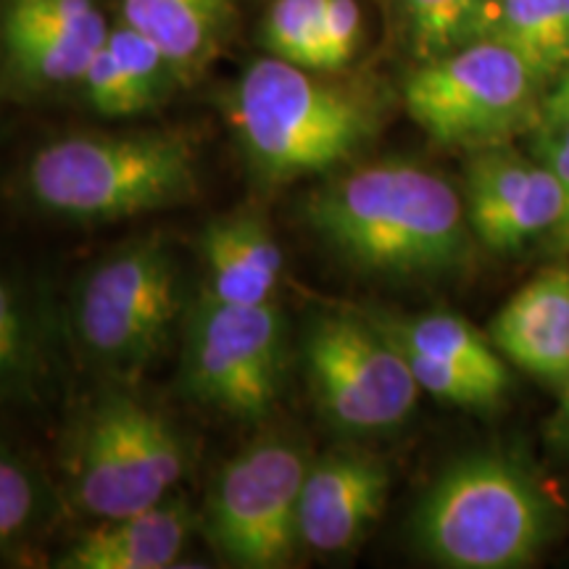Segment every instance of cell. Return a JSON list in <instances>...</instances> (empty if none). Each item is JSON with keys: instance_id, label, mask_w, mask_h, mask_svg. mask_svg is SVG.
<instances>
[{"instance_id": "1", "label": "cell", "mask_w": 569, "mask_h": 569, "mask_svg": "<svg viewBox=\"0 0 569 569\" xmlns=\"http://www.w3.org/2000/svg\"><path fill=\"white\" fill-rule=\"evenodd\" d=\"M306 222L346 264L403 280L459 272L475 238L453 184L409 161L367 163L322 184Z\"/></svg>"}, {"instance_id": "2", "label": "cell", "mask_w": 569, "mask_h": 569, "mask_svg": "<svg viewBox=\"0 0 569 569\" xmlns=\"http://www.w3.org/2000/svg\"><path fill=\"white\" fill-rule=\"evenodd\" d=\"M227 119L253 172L277 184L340 167L377 132V111L365 92L274 56L238 77Z\"/></svg>"}, {"instance_id": "3", "label": "cell", "mask_w": 569, "mask_h": 569, "mask_svg": "<svg viewBox=\"0 0 569 569\" xmlns=\"http://www.w3.org/2000/svg\"><path fill=\"white\" fill-rule=\"evenodd\" d=\"M24 188L38 209L74 222H117L188 203L198 146L182 130L71 134L32 156Z\"/></svg>"}, {"instance_id": "4", "label": "cell", "mask_w": 569, "mask_h": 569, "mask_svg": "<svg viewBox=\"0 0 569 569\" xmlns=\"http://www.w3.org/2000/svg\"><path fill=\"white\" fill-rule=\"evenodd\" d=\"M557 511L522 461L478 451L451 461L411 519L417 549L440 567L515 569L551 540Z\"/></svg>"}, {"instance_id": "5", "label": "cell", "mask_w": 569, "mask_h": 569, "mask_svg": "<svg viewBox=\"0 0 569 569\" xmlns=\"http://www.w3.org/2000/svg\"><path fill=\"white\" fill-rule=\"evenodd\" d=\"M540 84L511 48L482 38L422 61L403 84V106L438 146L482 151L540 127Z\"/></svg>"}, {"instance_id": "6", "label": "cell", "mask_w": 569, "mask_h": 569, "mask_svg": "<svg viewBox=\"0 0 569 569\" xmlns=\"http://www.w3.org/2000/svg\"><path fill=\"white\" fill-rule=\"evenodd\" d=\"M184 309L182 272L161 238H140L84 274L74 330L98 365L138 375L159 359Z\"/></svg>"}, {"instance_id": "7", "label": "cell", "mask_w": 569, "mask_h": 569, "mask_svg": "<svg viewBox=\"0 0 569 569\" xmlns=\"http://www.w3.org/2000/svg\"><path fill=\"white\" fill-rule=\"evenodd\" d=\"M188 451L161 411L127 393H109L82 417L69 448L77 503L98 519L153 507L184 478Z\"/></svg>"}, {"instance_id": "8", "label": "cell", "mask_w": 569, "mask_h": 569, "mask_svg": "<svg viewBox=\"0 0 569 569\" xmlns=\"http://www.w3.org/2000/svg\"><path fill=\"white\" fill-rule=\"evenodd\" d=\"M284 375V317L274 301L238 306L201 293L184 315L182 386L234 419L267 417Z\"/></svg>"}, {"instance_id": "9", "label": "cell", "mask_w": 569, "mask_h": 569, "mask_svg": "<svg viewBox=\"0 0 569 569\" xmlns=\"http://www.w3.org/2000/svg\"><path fill=\"white\" fill-rule=\"evenodd\" d=\"M311 459L290 438H261L232 457L213 478L206 532L213 551L234 567L293 565L298 501Z\"/></svg>"}, {"instance_id": "10", "label": "cell", "mask_w": 569, "mask_h": 569, "mask_svg": "<svg viewBox=\"0 0 569 569\" xmlns=\"http://www.w3.org/2000/svg\"><path fill=\"white\" fill-rule=\"evenodd\" d=\"M303 369L327 422L351 436L403 425L422 393L407 356L372 319L319 317L303 338Z\"/></svg>"}, {"instance_id": "11", "label": "cell", "mask_w": 569, "mask_h": 569, "mask_svg": "<svg viewBox=\"0 0 569 569\" xmlns=\"http://www.w3.org/2000/svg\"><path fill=\"white\" fill-rule=\"evenodd\" d=\"M96 0H0V69L11 90L80 84L109 38Z\"/></svg>"}, {"instance_id": "12", "label": "cell", "mask_w": 569, "mask_h": 569, "mask_svg": "<svg viewBox=\"0 0 569 569\" xmlns=\"http://www.w3.org/2000/svg\"><path fill=\"white\" fill-rule=\"evenodd\" d=\"M461 198L475 240L493 253H515L538 234L557 230L565 213L549 163L509 146L472 151Z\"/></svg>"}, {"instance_id": "13", "label": "cell", "mask_w": 569, "mask_h": 569, "mask_svg": "<svg viewBox=\"0 0 569 569\" xmlns=\"http://www.w3.org/2000/svg\"><path fill=\"white\" fill-rule=\"evenodd\" d=\"M390 472L365 451L311 459L298 501V543L315 553L351 551L382 517Z\"/></svg>"}, {"instance_id": "14", "label": "cell", "mask_w": 569, "mask_h": 569, "mask_svg": "<svg viewBox=\"0 0 569 569\" xmlns=\"http://www.w3.org/2000/svg\"><path fill=\"white\" fill-rule=\"evenodd\" d=\"M498 353L553 388L569 377V264L546 267L503 303L488 327Z\"/></svg>"}, {"instance_id": "15", "label": "cell", "mask_w": 569, "mask_h": 569, "mask_svg": "<svg viewBox=\"0 0 569 569\" xmlns=\"http://www.w3.org/2000/svg\"><path fill=\"white\" fill-rule=\"evenodd\" d=\"M196 515L188 501L163 498L134 515L101 519L61 553V569H167L188 549Z\"/></svg>"}, {"instance_id": "16", "label": "cell", "mask_w": 569, "mask_h": 569, "mask_svg": "<svg viewBox=\"0 0 569 569\" xmlns=\"http://www.w3.org/2000/svg\"><path fill=\"white\" fill-rule=\"evenodd\" d=\"M198 248L206 269V296L238 306L274 301L284 259L261 213L240 209L211 219L198 238Z\"/></svg>"}, {"instance_id": "17", "label": "cell", "mask_w": 569, "mask_h": 569, "mask_svg": "<svg viewBox=\"0 0 569 569\" xmlns=\"http://www.w3.org/2000/svg\"><path fill=\"white\" fill-rule=\"evenodd\" d=\"M232 19L234 0H122V21L161 48L180 88L219 59Z\"/></svg>"}, {"instance_id": "18", "label": "cell", "mask_w": 569, "mask_h": 569, "mask_svg": "<svg viewBox=\"0 0 569 569\" xmlns=\"http://www.w3.org/2000/svg\"><path fill=\"white\" fill-rule=\"evenodd\" d=\"M51 317L24 282L0 274V407L38 401L53 375Z\"/></svg>"}, {"instance_id": "19", "label": "cell", "mask_w": 569, "mask_h": 569, "mask_svg": "<svg viewBox=\"0 0 569 569\" xmlns=\"http://www.w3.org/2000/svg\"><path fill=\"white\" fill-rule=\"evenodd\" d=\"M372 322L386 330L398 346L465 367L503 390L511 386L507 359L498 353L490 338L482 336L465 317L432 311V315L417 317H375Z\"/></svg>"}, {"instance_id": "20", "label": "cell", "mask_w": 569, "mask_h": 569, "mask_svg": "<svg viewBox=\"0 0 569 569\" xmlns=\"http://www.w3.org/2000/svg\"><path fill=\"white\" fill-rule=\"evenodd\" d=\"M482 38L511 48L543 82L569 67V32L559 0H496L493 13L482 9Z\"/></svg>"}, {"instance_id": "21", "label": "cell", "mask_w": 569, "mask_h": 569, "mask_svg": "<svg viewBox=\"0 0 569 569\" xmlns=\"http://www.w3.org/2000/svg\"><path fill=\"white\" fill-rule=\"evenodd\" d=\"M403 21L422 61L478 40L486 0H398Z\"/></svg>"}, {"instance_id": "22", "label": "cell", "mask_w": 569, "mask_h": 569, "mask_svg": "<svg viewBox=\"0 0 569 569\" xmlns=\"http://www.w3.org/2000/svg\"><path fill=\"white\" fill-rule=\"evenodd\" d=\"M48 511L40 475L19 453L0 443V551L17 549L38 530Z\"/></svg>"}, {"instance_id": "23", "label": "cell", "mask_w": 569, "mask_h": 569, "mask_svg": "<svg viewBox=\"0 0 569 569\" xmlns=\"http://www.w3.org/2000/svg\"><path fill=\"white\" fill-rule=\"evenodd\" d=\"M327 0H274L261 40L267 56L319 71V38Z\"/></svg>"}, {"instance_id": "24", "label": "cell", "mask_w": 569, "mask_h": 569, "mask_svg": "<svg viewBox=\"0 0 569 569\" xmlns=\"http://www.w3.org/2000/svg\"><path fill=\"white\" fill-rule=\"evenodd\" d=\"M398 348L407 356L419 388H422L425 393L436 396L438 401L453 403V407L465 409H490L496 407V403H501V398L507 396V390L488 382L486 377L469 372L465 367L448 365V361H440L436 356L411 351V348L403 346Z\"/></svg>"}, {"instance_id": "25", "label": "cell", "mask_w": 569, "mask_h": 569, "mask_svg": "<svg viewBox=\"0 0 569 569\" xmlns=\"http://www.w3.org/2000/svg\"><path fill=\"white\" fill-rule=\"evenodd\" d=\"M106 46H109L113 59L127 71V77H130L151 109L159 106L174 88H180L172 63L161 53V48L151 38L124 24V21L111 27Z\"/></svg>"}, {"instance_id": "26", "label": "cell", "mask_w": 569, "mask_h": 569, "mask_svg": "<svg viewBox=\"0 0 569 569\" xmlns=\"http://www.w3.org/2000/svg\"><path fill=\"white\" fill-rule=\"evenodd\" d=\"M80 88L84 92V101L98 117L130 119L151 111V106L146 103V98L140 96V90L127 77V71L113 59L109 46H103L101 51L92 56L80 80Z\"/></svg>"}, {"instance_id": "27", "label": "cell", "mask_w": 569, "mask_h": 569, "mask_svg": "<svg viewBox=\"0 0 569 569\" xmlns=\"http://www.w3.org/2000/svg\"><path fill=\"white\" fill-rule=\"evenodd\" d=\"M361 42V9L356 0H327L319 38V71L330 74L351 63Z\"/></svg>"}, {"instance_id": "28", "label": "cell", "mask_w": 569, "mask_h": 569, "mask_svg": "<svg viewBox=\"0 0 569 569\" xmlns=\"http://www.w3.org/2000/svg\"><path fill=\"white\" fill-rule=\"evenodd\" d=\"M532 156H538L540 161L549 163L551 172L557 174L561 198H565V213H561V222L557 227L565 251L569 253V130H559V127H546L540 124L532 142Z\"/></svg>"}, {"instance_id": "29", "label": "cell", "mask_w": 569, "mask_h": 569, "mask_svg": "<svg viewBox=\"0 0 569 569\" xmlns=\"http://www.w3.org/2000/svg\"><path fill=\"white\" fill-rule=\"evenodd\" d=\"M543 119L540 124L569 130V67L557 77V84L543 96Z\"/></svg>"}, {"instance_id": "30", "label": "cell", "mask_w": 569, "mask_h": 569, "mask_svg": "<svg viewBox=\"0 0 569 569\" xmlns=\"http://www.w3.org/2000/svg\"><path fill=\"white\" fill-rule=\"evenodd\" d=\"M546 438H549L553 451L569 461V377L565 386L559 388V407L549 419V425H546Z\"/></svg>"}, {"instance_id": "31", "label": "cell", "mask_w": 569, "mask_h": 569, "mask_svg": "<svg viewBox=\"0 0 569 569\" xmlns=\"http://www.w3.org/2000/svg\"><path fill=\"white\" fill-rule=\"evenodd\" d=\"M559 11H561V19H565V27L569 32V0H559Z\"/></svg>"}]
</instances>
